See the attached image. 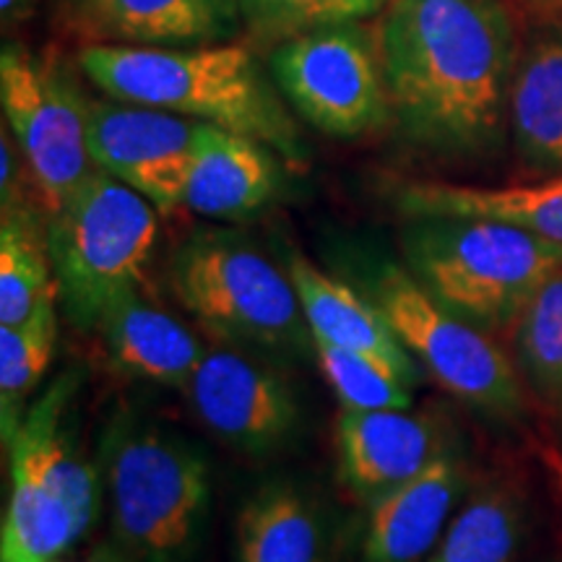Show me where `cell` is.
Returning <instances> with one entry per match:
<instances>
[{
    "label": "cell",
    "mask_w": 562,
    "mask_h": 562,
    "mask_svg": "<svg viewBox=\"0 0 562 562\" xmlns=\"http://www.w3.org/2000/svg\"><path fill=\"white\" fill-rule=\"evenodd\" d=\"M83 562H125V558H123V554L108 550V547H102V550L91 552Z\"/></svg>",
    "instance_id": "cell-30"
},
{
    "label": "cell",
    "mask_w": 562,
    "mask_h": 562,
    "mask_svg": "<svg viewBox=\"0 0 562 562\" xmlns=\"http://www.w3.org/2000/svg\"><path fill=\"white\" fill-rule=\"evenodd\" d=\"M393 0H240L243 30L258 45H279L297 34L381 16Z\"/></svg>",
    "instance_id": "cell-26"
},
{
    "label": "cell",
    "mask_w": 562,
    "mask_h": 562,
    "mask_svg": "<svg viewBox=\"0 0 562 562\" xmlns=\"http://www.w3.org/2000/svg\"><path fill=\"white\" fill-rule=\"evenodd\" d=\"M63 21L89 45L193 47L243 30L240 0H63Z\"/></svg>",
    "instance_id": "cell-12"
},
{
    "label": "cell",
    "mask_w": 562,
    "mask_h": 562,
    "mask_svg": "<svg viewBox=\"0 0 562 562\" xmlns=\"http://www.w3.org/2000/svg\"><path fill=\"white\" fill-rule=\"evenodd\" d=\"M313 349L323 378L341 402V409H412L409 385L383 364L323 341H313Z\"/></svg>",
    "instance_id": "cell-27"
},
{
    "label": "cell",
    "mask_w": 562,
    "mask_h": 562,
    "mask_svg": "<svg viewBox=\"0 0 562 562\" xmlns=\"http://www.w3.org/2000/svg\"><path fill=\"white\" fill-rule=\"evenodd\" d=\"M182 393L209 432L250 456L277 451L300 425L290 385L227 347H206Z\"/></svg>",
    "instance_id": "cell-11"
},
{
    "label": "cell",
    "mask_w": 562,
    "mask_h": 562,
    "mask_svg": "<svg viewBox=\"0 0 562 562\" xmlns=\"http://www.w3.org/2000/svg\"><path fill=\"white\" fill-rule=\"evenodd\" d=\"M170 286L224 341L273 355H302L313 344L290 271L235 232H193L175 250Z\"/></svg>",
    "instance_id": "cell-5"
},
{
    "label": "cell",
    "mask_w": 562,
    "mask_h": 562,
    "mask_svg": "<svg viewBox=\"0 0 562 562\" xmlns=\"http://www.w3.org/2000/svg\"><path fill=\"white\" fill-rule=\"evenodd\" d=\"M375 34L406 140L442 157L501 146L518 63L501 0H393Z\"/></svg>",
    "instance_id": "cell-1"
},
{
    "label": "cell",
    "mask_w": 562,
    "mask_h": 562,
    "mask_svg": "<svg viewBox=\"0 0 562 562\" xmlns=\"http://www.w3.org/2000/svg\"><path fill=\"white\" fill-rule=\"evenodd\" d=\"M524 533V508L505 487H484L456 513L425 562H510Z\"/></svg>",
    "instance_id": "cell-23"
},
{
    "label": "cell",
    "mask_w": 562,
    "mask_h": 562,
    "mask_svg": "<svg viewBox=\"0 0 562 562\" xmlns=\"http://www.w3.org/2000/svg\"><path fill=\"white\" fill-rule=\"evenodd\" d=\"M199 121L123 100H89V154L97 170L151 201L159 211L186 203Z\"/></svg>",
    "instance_id": "cell-10"
},
{
    "label": "cell",
    "mask_w": 562,
    "mask_h": 562,
    "mask_svg": "<svg viewBox=\"0 0 562 562\" xmlns=\"http://www.w3.org/2000/svg\"><path fill=\"white\" fill-rule=\"evenodd\" d=\"M269 74L286 104L326 136L360 138L393 117L375 26L362 21L279 42Z\"/></svg>",
    "instance_id": "cell-9"
},
{
    "label": "cell",
    "mask_w": 562,
    "mask_h": 562,
    "mask_svg": "<svg viewBox=\"0 0 562 562\" xmlns=\"http://www.w3.org/2000/svg\"><path fill=\"white\" fill-rule=\"evenodd\" d=\"M235 554L237 562H326V516L305 490L266 484L237 516Z\"/></svg>",
    "instance_id": "cell-21"
},
{
    "label": "cell",
    "mask_w": 562,
    "mask_h": 562,
    "mask_svg": "<svg viewBox=\"0 0 562 562\" xmlns=\"http://www.w3.org/2000/svg\"><path fill=\"white\" fill-rule=\"evenodd\" d=\"M115 368L138 381L186 389L206 347L159 302L133 290L104 311L97 323Z\"/></svg>",
    "instance_id": "cell-18"
},
{
    "label": "cell",
    "mask_w": 562,
    "mask_h": 562,
    "mask_svg": "<svg viewBox=\"0 0 562 562\" xmlns=\"http://www.w3.org/2000/svg\"><path fill=\"white\" fill-rule=\"evenodd\" d=\"M55 339H58L55 300L42 305L30 321L0 326V422H3L5 442H11L30 412L24 409V404L50 368Z\"/></svg>",
    "instance_id": "cell-24"
},
{
    "label": "cell",
    "mask_w": 562,
    "mask_h": 562,
    "mask_svg": "<svg viewBox=\"0 0 562 562\" xmlns=\"http://www.w3.org/2000/svg\"><path fill=\"white\" fill-rule=\"evenodd\" d=\"M402 248L412 277L490 336L518 328L531 300L562 271V245L480 216H409Z\"/></svg>",
    "instance_id": "cell-3"
},
{
    "label": "cell",
    "mask_w": 562,
    "mask_h": 562,
    "mask_svg": "<svg viewBox=\"0 0 562 562\" xmlns=\"http://www.w3.org/2000/svg\"><path fill=\"white\" fill-rule=\"evenodd\" d=\"M104 484L115 537L140 562H186L211 501L209 463L188 440L138 417L112 419Z\"/></svg>",
    "instance_id": "cell-4"
},
{
    "label": "cell",
    "mask_w": 562,
    "mask_h": 562,
    "mask_svg": "<svg viewBox=\"0 0 562 562\" xmlns=\"http://www.w3.org/2000/svg\"><path fill=\"white\" fill-rule=\"evenodd\" d=\"M467 469L446 448L417 476L368 505L360 562H425L453 521Z\"/></svg>",
    "instance_id": "cell-13"
},
{
    "label": "cell",
    "mask_w": 562,
    "mask_h": 562,
    "mask_svg": "<svg viewBox=\"0 0 562 562\" xmlns=\"http://www.w3.org/2000/svg\"><path fill=\"white\" fill-rule=\"evenodd\" d=\"M0 108L42 203L55 214L97 170L87 133L89 97L60 55L5 42Z\"/></svg>",
    "instance_id": "cell-7"
},
{
    "label": "cell",
    "mask_w": 562,
    "mask_h": 562,
    "mask_svg": "<svg viewBox=\"0 0 562 562\" xmlns=\"http://www.w3.org/2000/svg\"><path fill=\"white\" fill-rule=\"evenodd\" d=\"M542 461H544L547 474H550L552 487H554V492H558V497L562 503V451L560 448H544Z\"/></svg>",
    "instance_id": "cell-28"
},
{
    "label": "cell",
    "mask_w": 562,
    "mask_h": 562,
    "mask_svg": "<svg viewBox=\"0 0 562 562\" xmlns=\"http://www.w3.org/2000/svg\"><path fill=\"white\" fill-rule=\"evenodd\" d=\"M284 165L261 140L201 125L182 206L216 222L252 220L281 195Z\"/></svg>",
    "instance_id": "cell-16"
},
{
    "label": "cell",
    "mask_w": 562,
    "mask_h": 562,
    "mask_svg": "<svg viewBox=\"0 0 562 562\" xmlns=\"http://www.w3.org/2000/svg\"><path fill=\"white\" fill-rule=\"evenodd\" d=\"M537 3H544V5H552V9H562V0H537Z\"/></svg>",
    "instance_id": "cell-32"
},
{
    "label": "cell",
    "mask_w": 562,
    "mask_h": 562,
    "mask_svg": "<svg viewBox=\"0 0 562 562\" xmlns=\"http://www.w3.org/2000/svg\"><path fill=\"white\" fill-rule=\"evenodd\" d=\"M79 68L112 100L146 104L271 146L286 165L307 161L305 140L273 79L245 45H87Z\"/></svg>",
    "instance_id": "cell-2"
},
{
    "label": "cell",
    "mask_w": 562,
    "mask_h": 562,
    "mask_svg": "<svg viewBox=\"0 0 562 562\" xmlns=\"http://www.w3.org/2000/svg\"><path fill=\"white\" fill-rule=\"evenodd\" d=\"M159 237L157 206L94 170L50 214V248L58 300L76 326L97 328L104 311L140 290Z\"/></svg>",
    "instance_id": "cell-6"
},
{
    "label": "cell",
    "mask_w": 562,
    "mask_h": 562,
    "mask_svg": "<svg viewBox=\"0 0 562 562\" xmlns=\"http://www.w3.org/2000/svg\"><path fill=\"white\" fill-rule=\"evenodd\" d=\"M339 474L362 503L409 482L446 451L430 417L412 409H341L336 417Z\"/></svg>",
    "instance_id": "cell-15"
},
{
    "label": "cell",
    "mask_w": 562,
    "mask_h": 562,
    "mask_svg": "<svg viewBox=\"0 0 562 562\" xmlns=\"http://www.w3.org/2000/svg\"><path fill=\"white\" fill-rule=\"evenodd\" d=\"M516 347L533 391L562 419V271L526 307L516 328Z\"/></svg>",
    "instance_id": "cell-25"
},
{
    "label": "cell",
    "mask_w": 562,
    "mask_h": 562,
    "mask_svg": "<svg viewBox=\"0 0 562 562\" xmlns=\"http://www.w3.org/2000/svg\"><path fill=\"white\" fill-rule=\"evenodd\" d=\"M76 385H79V378L74 372H63L34 406H30L9 442L11 484L55 492L70 505L87 531L97 513L100 476L76 442L74 427L68 425Z\"/></svg>",
    "instance_id": "cell-14"
},
{
    "label": "cell",
    "mask_w": 562,
    "mask_h": 562,
    "mask_svg": "<svg viewBox=\"0 0 562 562\" xmlns=\"http://www.w3.org/2000/svg\"><path fill=\"white\" fill-rule=\"evenodd\" d=\"M286 271L294 281L313 341L368 357L402 378L406 385L419 381L417 360L393 334L375 300L362 297L349 284L321 271L305 256H292Z\"/></svg>",
    "instance_id": "cell-17"
},
{
    "label": "cell",
    "mask_w": 562,
    "mask_h": 562,
    "mask_svg": "<svg viewBox=\"0 0 562 562\" xmlns=\"http://www.w3.org/2000/svg\"><path fill=\"white\" fill-rule=\"evenodd\" d=\"M396 201L406 216H480L562 245V175L510 188L409 182L398 191Z\"/></svg>",
    "instance_id": "cell-19"
},
{
    "label": "cell",
    "mask_w": 562,
    "mask_h": 562,
    "mask_svg": "<svg viewBox=\"0 0 562 562\" xmlns=\"http://www.w3.org/2000/svg\"><path fill=\"white\" fill-rule=\"evenodd\" d=\"M508 123L526 165L562 170V26L537 34L518 55Z\"/></svg>",
    "instance_id": "cell-20"
},
{
    "label": "cell",
    "mask_w": 562,
    "mask_h": 562,
    "mask_svg": "<svg viewBox=\"0 0 562 562\" xmlns=\"http://www.w3.org/2000/svg\"><path fill=\"white\" fill-rule=\"evenodd\" d=\"M58 300L47 235L30 209L3 211L0 224V326L30 321L47 302Z\"/></svg>",
    "instance_id": "cell-22"
},
{
    "label": "cell",
    "mask_w": 562,
    "mask_h": 562,
    "mask_svg": "<svg viewBox=\"0 0 562 562\" xmlns=\"http://www.w3.org/2000/svg\"><path fill=\"white\" fill-rule=\"evenodd\" d=\"M34 0H0V11H3L5 24H19L21 19L30 16Z\"/></svg>",
    "instance_id": "cell-29"
},
{
    "label": "cell",
    "mask_w": 562,
    "mask_h": 562,
    "mask_svg": "<svg viewBox=\"0 0 562 562\" xmlns=\"http://www.w3.org/2000/svg\"><path fill=\"white\" fill-rule=\"evenodd\" d=\"M3 562H55V560H32V558H21V554H3Z\"/></svg>",
    "instance_id": "cell-31"
},
{
    "label": "cell",
    "mask_w": 562,
    "mask_h": 562,
    "mask_svg": "<svg viewBox=\"0 0 562 562\" xmlns=\"http://www.w3.org/2000/svg\"><path fill=\"white\" fill-rule=\"evenodd\" d=\"M393 334L448 393L495 419L524 414V391L508 355L461 315L440 305L409 269L385 263L372 281Z\"/></svg>",
    "instance_id": "cell-8"
}]
</instances>
